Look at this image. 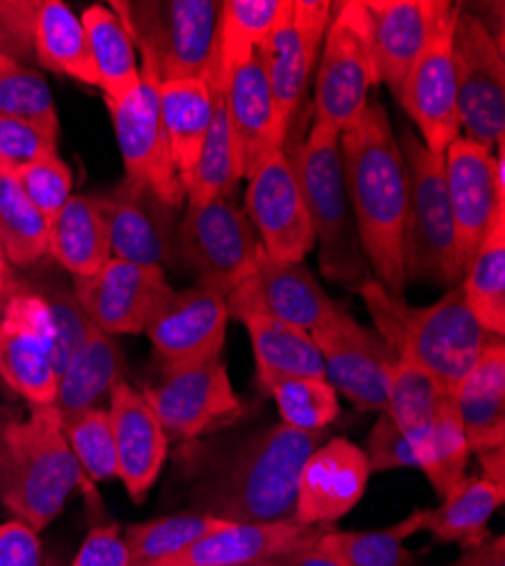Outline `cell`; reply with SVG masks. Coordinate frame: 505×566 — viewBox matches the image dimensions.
I'll return each mask as SVG.
<instances>
[{
	"label": "cell",
	"instance_id": "8",
	"mask_svg": "<svg viewBox=\"0 0 505 566\" xmlns=\"http://www.w3.org/2000/svg\"><path fill=\"white\" fill-rule=\"evenodd\" d=\"M317 62L315 120L345 129L365 112L370 91L377 84L370 17L362 0L334 6L323 57Z\"/></svg>",
	"mask_w": 505,
	"mask_h": 566
},
{
	"label": "cell",
	"instance_id": "41",
	"mask_svg": "<svg viewBox=\"0 0 505 566\" xmlns=\"http://www.w3.org/2000/svg\"><path fill=\"white\" fill-rule=\"evenodd\" d=\"M224 524V518L204 512H177L134 524L123 535L129 566H157Z\"/></svg>",
	"mask_w": 505,
	"mask_h": 566
},
{
	"label": "cell",
	"instance_id": "31",
	"mask_svg": "<svg viewBox=\"0 0 505 566\" xmlns=\"http://www.w3.org/2000/svg\"><path fill=\"white\" fill-rule=\"evenodd\" d=\"M49 254L75 279L94 276L109 263L107 222L94 196H73L49 222Z\"/></svg>",
	"mask_w": 505,
	"mask_h": 566
},
{
	"label": "cell",
	"instance_id": "11",
	"mask_svg": "<svg viewBox=\"0 0 505 566\" xmlns=\"http://www.w3.org/2000/svg\"><path fill=\"white\" fill-rule=\"evenodd\" d=\"M141 395L166 436L179 440H191L227 427L243 412V403L229 381L220 356L164 365L161 379Z\"/></svg>",
	"mask_w": 505,
	"mask_h": 566
},
{
	"label": "cell",
	"instance_id": "45",
	"mask_svg": "<svg viewBox=\"0 0 505 566\" xmlns=\"http://www.w3.org/2000/svg\"><path fill=\"white\" fill-rule=\"evenodd\" d=\"M280 408L286 427L325 433L329 423L340 415L338 392L327 379H311V376H291V379H272L261 384Z\"/></svg>",
	"mask_w": 505,
	"mask_h": 566
},
{
	"label": "cell",
	"instance_id": "10",
	"mask_svg": "<svg viewBox=\"0 0 505 566\" xmlns=\"http://www.w3.org/2000/svg\"><path fill=\"white\" fill-rule=\"evenodd\" d=\"M457 120L463 136L490 150L505 138L503 45L478 17L461 8L453 30Z\"/></svg>",
	"mask_w": 505,
	"mask_h": 566
},
{
	"label": "cell",
	"instance_id": "17",
	"mask_svg": "<svg viewBox=\"0 0 505 566\" xmlns=\"http://www.w3.org/2000/svg\"><path fill=\"white\" fill-rule=\"evenodd\" d=\"M248 179L245 213L265 254L282 263H304L315 248V233L288 153H272Z\"/></svg>",
	"mask_w": 505,
	"mask_h": 566
},
{
	"label": "cell",
	"instance_id": "3",
	"mask_svg": "<svg viewBox=\"0 0 505 566\" xmlns=\"http://www.w3.org/2000/svg\"><path fill=\"white\" fill-rule=\"evenodd\" d=\"M358 293L375 317L377 334L392 354L418 363L449 397L492 338L472 315L461 283L422 308L388 295L375 279L362 283Z\"/></svg>",
	"mask_w": 505,
	"mask_h": 566
},
{
	"label": "cell",
	"instance_id": "47",
	"mask_svg": "<svg viewBox=\"0 0 505 566\" xmlns=\"http://www.w3.org/2000/svg\"><path fill=\"white\" fill-rule=\"evenodd\" d=\"M14 179L19 181L34 209L49 222L73 198V172L69 164L60 157V153L34 161Z\"/></svg>",
	"mask_w": 505,
	"mask_h": 566
},
{
	"label": "cell",
	"instance_id": "54",
	"mask_svg": "<svg viewBox=\"0 0 505 566\" xmlns=\"http://www.w3.org/2000/svg\"><path fill=\"white\" fill-rule=\"evenodd\" d=\"M274 564H277V566H345L338 559H334L327 553L319 551L315 544L306 546V548H299V551H293L288 555H282V557L274 559Z\"/></svg>",
	"mask_w": 505,
	"mask_h": 566
},
{
	"label": "cell",
	"instance_id": "36",
	"mask_svg": "<svg viewBox=\"0 0 505 566\" xmlns=\"http://www.w3.org/2000/svg\"><path fill=\"white\" fill-rule=\"evenodd\" d=\"M280 10L282 0H222L209 84L224 88L229 75L261 49Z\"/></svg>",
	"mask_w": 505,
	"mask_h": 566
},
{
	"label": "cell",
	"instance_id": "23",
	"mask_svg": "<svg viewBox=\"0 0 505 566\" xmlns=\"http://www.w3.org/2000/svg\"><path fill=\"white\" fill-rule=\"evenodd\" d=\"M227 319V297L196 283L191 289L172 291L144 334L164 358V365H179L220 356Z\"/></svg>",
	"mask_w": 505,
	"mask_h": 566
},
{
	"label": "cell",
	"instance_id": "20",
	"mask_svg": "<svg viewBox=\"0 0 505 566\" xmlns=\"http://www.w3.org/2000/svg\"><path fill=\"white\" fill-rule=\"evenodd\" d=\"M94 200L105 216L114 259L161 270L179 261L177 209L168 207L150 188L123 179Z\"/></svg>",
	"mask_w": 505,
	"mask_h": 566
},
{
	"label": "cell",
	"instance_id": "1",
	"mask_svg": "<svg viewBox=\"0 0 505 566\" xmlns=\"http://www.w3.org/2000/svg\"><path fill=\"white\" fill-rule=\"evenodd\" d=\"M340 159L360 250L372 279L403 297V229L408 211V177L399 140L379 101L340 129Z\"/></svg>",
	"mask_w": 505,
	"mask_h": 566
},
{
	"label": "cell",
	"instance_id": "57",
	"mask_svg": "<svg viewBox=\"0 0 505 566\" xmlns=\"http://www.w3.org/2000/svg\"><path fill=\"white\" fill-rule=\"evenodd\" d=\"M10 297H12V295H8L6 291H0V322H3V315H6V306H8Z\"/></svg>",
	"mask_w": 505,
	"mask_h": 566
},
{
	"label": "cell",
	"instance_id": "32",
	"mask_svg": "<svg viewBox=\"0 0 505 566\" xmlns=\"http://www.w3.org/2000/svg\"><path fill=\"white\" fill-rule=\"evenodd\" d=\"M91 62L98 75V88L107 105L120 103L141 84V64L136 45L120 17L105 6H91L80 17Z\"/></svg>",
	"mask_w": 505,
	"mask_h": 566
},
{
	"label": "cell",
	"instance_id": "35",
	"mask_svg": "<svg viewBox=\"0 0 505 566\" xmlns=\"http://www.w3.org/2000/svg\"><path fill=\"white\" fill-rule=\"evenodd\" d=\"M505 490L483 476L465 479L442 505L427 510L424 531L442 544H457L463 551L478 546L490 533L487 524L492 514L503 505Z\"/></svg>",
	"mask_w": 505,
	"mask_h": 566
},
{
	"label": "cell",
	"instance_id": "42",
	"mask_svg": "<svg viewBox=\"0 0 505 566\" xmlns=\"http://www.w3.org/2000/svg\"><path fill=\"white\" fill-rule=\"evenodd\" d=\"M415 453L418 469L424 471L435 494L442 499L467 479V460L472 451L451 397H444L431 431L418 444Z\"/></svg>",
	"mask_w": 505,
	"mask_h": 566
},
{
	"label": "cell",
	"instance_id": "37",
	"mask_svg": "<svg viewBox=\"0 0 505 566\" xmlns=\"http://www.w3.org/2000/svg\"><path fill=\"white\" fill-rule=\"evenodd\" d=\"M211 88H213L211 125L191 175L183 179V193H187L189 207L207 205L215 198H229L234 191L236 181L241 179L232 127H229L227 107H224V88L218 84H211Z\"/></svg>",
	"mask_w": 505,
	"mask_h": 566
},
{
	"label": "cell",
	"instance_id": "30",
	"mask_svg": "<svg viewBox=\"0 0 505 566\" xmlns=\"http://www.w3.org/2000/svg\"><path fill=\"white\" fill-rule=\"evenodd\" d=\"M159 112L172 166L183 186L200 157L213 114V88L207 80L159 84Z\"/></svg>",
	"mask_w": 505,
	"mask_h": 566
},
{
	"label": "cell",
	"instance_id": "7",
	"mask_svg": "<svg viewBox=\"0 0 505 566\" xmlns=\"http://www.w3.org/2000/svg\"><path fill=\"white\" fill-rule=\"evenodd\" d=\"M218 0H116L141 66L159 82L207 80L215 57Z\"/></svg>",
	"mask_w": 505,
	"mask_h": 566
},
{
	"label": "cell",
	"instance_id": "27",
	"mask_svg": "<svg viewBox=\"0 0 505 566\" xmlns=\"http://www.w3.org/2000/svg\"><path fill=\"white\" fill-rule=\"evenodd\" d=\"M116 440V479L131 501L141 503L157 483L168 455V436L141 392L118 384L109 395Z\"/></svg>",
	"mask_w": 505,
	"mask_h": 566
},
{
	"label": "cell",
	"instance_id": "15",
	"mask_svg": "<svg viewBox=\"0 0 505 566\" xmlns=\"http://www.w3.org/2000/svg\"><path fill=\"white\" fill-rule=\"evenodd\" d=\"M159 77L141 66V84L120 103L107 105L125 164V179L150 188L168 207L187 200L172 166L159 112Z\"/></svg>",
	"mask_w": 505,
	"mask_h": 566
},
{
	"label": "cell",
	"instance_id": "26",
	"mask_svg": "<svg viewBox=\"0 0 505 566\" xmlns=\"http://www.w3.org/2000/svg\"><path fill=\"white\" fill-rule=\"evenodd\" d=\"M327 531L329 526H304L295 518L277 524L227 522L157 566H245L270 562L313 546Z\"/></svg>",
	"mask_w": 505,
	"mask_h": 566
},
{
	"label": "cell",
	"instance_id": "12",
	"mask_svg": "<svg viewBox=\"0 0 505 566\" xmlns=\"http://www.w3.org/2000/svg\"><path fill=\"white\" fill-rule=\"evenodd\" d=\"M325 363V379L358 410H386L390 371L397 360L392 349L372 328L362 326L340 304L311 332Z\"/></svg>",
	"mask_w": 505,
	"mask_h": 566
},
{
	"label": "cell",
	"instance_id": "34",
	"mask_svg": "<svg viewBox=\"0 0 505 566\" xmlns=\"http://www.w3.org/2000/svg\"><path fill=\"white\" fill-rule=\"evenodd\" d=\"M252 343L259 384L291 376L325 379V363L311 334L270 317H241Z\"/></svg>",
	"mask_w": 505,
	"mask_h": 566
},
{
	"label": "cell",
	"instance_id": "4",
	"mask_svg": "<svg viewBox=\"0 0 505 566\" xmlns=\"http://www.w3.org/2000/svg\"><path fill=\"white\" fill-rule=\"evenodd\" d=\"M82 483L55 406H32L0 429V501L32 531L49 528Z\"/></svg>",
	"mask_w": 505,
	"mask_h": 566
},
{
	"label": "cell",
	"instance_id": "24",
	"mask_svg": "<svg viewBox=\"0 0 505 566\" xmlns=\"http://www.w3.org/2000/svg\"><path fill=\"white\" fill-rule=\"evenodd\" d=\"M224 107L241 177H250L272 153L284 150L291 129L274 101L259 51L229 75Z\"/></svg>",
	"mask_w": 505,
	"mask_h": 566
},
{
	"label": "cell",
	"instance_id": "14",
	"mask_svg": "<svg viewBox=\"0 0 505 566\" xmlns=\"http://www.w3.org/2000/svg\"><path fill=\"white\" fill-rule=\"evenodd\" d=\"M457 12L461 8L451 6L438 21L399 93V103L415 123L422 144L440 157H444L446 148L461 136L453 64V30Z\"/></svg>",
	"mask_w": 505,
	"mask_h": 566
},
{
	"label": "cell",
	"instance_id": "49",
	"mask_svg": "<svg viewBox=\"0 0 505 566\" xmlns=\"http://www.w3.org/2000/svg\"><path fill=\"white\" fill-rule=\"evenodd\" d=\"M41 295L45 302H49V308H51L53 334H55L53 358H55V371L60 376V371L66 367V363L73 358V354L82 347V343L91 334L94 322L86 317L73 291L53 289Z\"/></svg>",
	"mask_w": 505,
	"mask_h": 566
},
{
	"label": "cell",
	"instance_id": "2",
	"mask_svg": "<svg viewBox=\"0 0 505 566\" xmlns=\"http://www.w3.org/2000/svg\"><path fill=\"white\" fill-rule=\"evenodd\" d=\"M325 440L280 423L250 440L207 479L196 496L200 512L232 524H277L295 516L304 462Z\"/></svg>",
	"mask_w": 505,
	"mask_h": 566
},
{
	"label": "cell",
	"instance_id": "43",
	"mask_svg": "<svg viewBox=\"0 0 505 566\" xmlns=\"http://www.w3.org/2000/svg\"><path fill=\"white\" fill-rule=\"evenodd\" d=\"M0 248L8 263L19 268L49 254V220L34 209L10 175H0Z\"/></svg>",
	"mask_w": 505,
	"mask_h": 566
},
{
	"label": "cell",
	"instance_id": "58",
	"mask_svg": "<svg viewBox=\"0 0 505 566\" xmlns=\"http://www.w3.org/2000/svg\"><path fill=\"white\" fill-rule=\"evenodd\" d=\"M245 566H277V564H274V559H270V562H256V564H245Z\"/></svg>",
	"mask_w": 505,
	"mask_h": 566
},
{
	"label": "cell",
	"instance_id": "33",
	"mask_svg": "<svg viewBox=\"0 0 505 566\" xmlns=\"http://www.w3.org/2000/svg\"><path fill=\"white\" fill-rule=\"evenodd\" d=\"M32 53L53 73L98 86L82 19L62 0H41L34 6Z\"/></svg>",
	"mask_w": 505,
	"mask_h": 566
},
{
	"label": "cell",
	"instance_id": "55",
	"mask_svg": "<svg viewBox=\"0 0 505 566\" xmlns=\"http://www.w3.org/2000/svg\"><path fill=\"white\" fill-rule=\"evenodd\" d=\"M481 467H483V479L492 481L494 485L503 488V474H505V467H503V447L501 449H492V451H483L478 453Z\"/></svg>",
	"mask_w": 505,
	"mask_h": 566
},
{
	"label": "cell",
	"instance_id": "50",
	"mask_svg": "<svg viewBox=\"0 0 505 566\" xmlns=\"http://www.w3.org/2000/svg\"><path fill=\"white\" fill-rule=\"evenodd\" d=\"M362 451L372 471L418 467L415 447L408 442V438L399 431V427L386 410L379 412V419L372 427L370 436H367Z\"/></svg>",
	"mask_w": 505,
	"mask_h": 566
},
{
	"label": "cell",
	"instance_id": "5",
	"mask_svg": "<svg viewBox=\"0 0 505 566\" xmlns=\"http://www.w3.org/2000/svg\"><path fill=\"white\" fill-rule=\"evenodd\" d=\"M288 159L302 188L315 245L319 248V270L329 281L358 293L362 283L372 279V272L360 250L347 198L340 129L313 120L304 144Z\"/></svg>",
	"mask_w": 505,
	"mask_h": 566
},
{
	"label": "cell",
	"instance_id": "40",
	"mask_svg": "<svg viewBox=\"0 0 505 566\" xmlns=\"http://www.w3.org/2000/svg\"><path fill=\"white\" fill-rule=\"evenodd\" d=\"M444 397L449 395L438 388V384L418 363H412L406 356H397L390 371L386 412L415 449L431 431Z\"/></svg>",
	"mask_w": 505,
	"mask_h": 566
},
{
	"label": "cell",
	"instance_id": "18",
	"mask_svg": "<svg viewBox=\"0 0 505 566\" xmlns=\"http://www.w3.org/2000/svg\"><path fill=\"white\" fill-rule=\"evenodd\" d=\"M315 274L304 263H282L261 250L256 268L227 295V311L232 317H270L313 332L334 311Z\"/></svg>",
	"mask_w": 505,
	"mask_h": 566
},
{
	"label": "cell",
	"instance_id": "53",
	"mask_svg": "<svg viewBox=\"0 0 505 566\" xmlns=\"http://www.w3.org/2000/svg\"><path fill=\"white\" fill-rule=\"evenodd\" d=\"M455 566H505V537L487 535L478 546L465 548Z\"/></svg>",
	"mask_w": 505,
	"mask_h": 566
},
{
	"label": "cell",
	"instance_id": "28",
	"mask_svg": "<svg viewBox=\"0 0 505 566\" xmlns=\"http://www.w3.org/2000/svg\"><path fill=\"white\" fill-rule=\"evenodd\" d=\"M472 453L505 447V345L492 336L451 395Z\"/></svg>",
	"mask_w": 505,
	"mask_h": 566
},
{
	"label": "cell",
	"instance_id": "16",
	"mask_svg": "<svg viewBox=\"0 0 505 566\" xmlns=\"http://www.w3.org/2000/svg\"><path fill=\"white\" fill-rule=\"evenodd\" d=\"M55 334L49 302L23 286L0 322V376L32 406H53L57 392Z\"/></svg>",
	"mask_w": 505,
	"mask_h": 566
},
{
	"label": "cell",
	"instance_id": "25",
	"mask_svg": "<svg viewBox=\"0 0 505 566\" xmlns=\"http://www.w3.org/2000/svg\"><path fill=\"white\" fill-rule=\"evenodd\" d=\"M370 17L377 84L399 101L403 80L422 53L438 21L453 3L446 0H362Z\"/></svg>",
	"mask_w": 505,
	"mask_h": 566
},
{
	"label": "cell",
	"instance_id": "52",
	"mask_svg": "<svg viewBox=\"0 0 505 566\" xmlns=\"http://www.w3.org/2000/svg\"><path fill=\"white\" fill-rule=\"evenodd\" d=\"M0 566H43L39 533L19 518L0 526Z\"/></svg>",
	"mask_w": 505,
	"mask_h": 566
},
{
	"label": "cell",
	"instance_id": "51",
	"mask_svg": "<svg viewBox=\"0 0 505 566\" xmlns=\"http://www.w3.org/2000/svg\"><path fill=\"white\" fill-rule=\"evenodd\" d=\"M71 566H129L127 546L118 526H98L86 535Z\"/></svg>",
	"mask_w": 505,
	"mask_h": 566
},
{
	"label": "cell",
	"instance_id": "6",
	"mask_svg": "<svg viewBox=\"0 0 505 566\" xmlns=\"http://www.w3.org/2000/svg\"><path fill=\"white\" fill-rule=\"evenodd\" d=\"M399 150L408 177V211L403 229L406 281L457 286L463 263L446 193L444 157L431 153L410 127L401 129Z\"/></svg>",
	"mask_w": 505,
	"mask_h": 566
},
{
	"label": "cell",
	"instance_id": "9",
	"mask_svg": "<svg viewBox=\"0 0 505 566\" xmlns=\"http://www.w3.org/2000/svg\"><path fill=\"white\" fill-rule=\"evenodd\" d=\"M261 250L245 209L229 198L187 207L177 224L179 261L196 272L200 286L224 297L256 268Z\"/></svg>",
	"mask_w": 505,
	"mask_h": 566
},
{
	"label": "cell",
	"instance_id": "13",
	"mask_svg": "<svg viewBox=\"0 0 505 566\" xmlns=\"http://www.w3.org/2000/svg\"><path fill=\"white\" fill-rule=\"evenodd\" d=\"M334 17L329 0H282V10L261 43L259 57L280 114L291 127L323 51Z\"/></svg>",
	"mask_w": 505,
	"mask_h": 566
},
{
	"label": "cell",
	"instance_id": "44",
	"mask_svg": "<svg viewBox=\"0 0 505 566\" xmlns=\"http://www.w3.org/2000/svg\"><path fill=\"white\" fill-rule=\"evenodd\" d=\"M0 116L28 120L60 138V116L43 75L0 49Z\"/></svg>",
	"mask_w": 505,
	"mask_h": 566
},
{
	"label": "cell",
	"instance_id": "56",
	"mask_svg": "<svg viewBox=\"0 0 505 566\" xmlns=\"http://www.w3.org/2000/svg\"><path fill=\"white\" fill-rule=\"evenodd\" d=\"M21 286L14 281L12 272H10V263L3 254V248H0V291H6L8 295H14Z\"/></svg>",
	"mask_w": 505,
	"mask_h": 566
},
{
	"label": "cell",
	"instance_id": "38",
	"mask_svg": "<svg viewBox=\"0 0 505 566\" xmlns=\"http://www.w3.org/2000/svg\"><path fill=\"white\" fill-rule=\"evenodd\" d=\"M461 289L472 315L492 336L505 334V216H498L465 268Z\"/></svg>",
	"mask_w": 505,
	"mask_h": 566
},
{
	"label": "cell",
	"instance_id": "22",
	"mask_svg": "<svg viewBox=\"0 0 505 566\" xmlns=\"http://www.w3.org/2000/svg\"><path fill=\"white\" fill-rule=\"evenodd\" d=\"M370 474L362 447L343 438L319 444L302 467L293 518L304 526H332L365 496Z\"/></svg>",
	"mask_w": 505,
	"mask_h": 566
},
{
	"label": "cell",
	"instance_id": "29",
	"mask_svg": "<svg viewBox=\"0 0 505 566\" xmlns=\"http://www.w3.org/2000/svg\"><path fill=\"white\" fill-rule=\"evenodd\" d=\"M125 354L114 336L94 326L82 347L60 371L53 406L62 417L98 408V403L125 381Z\"/></svg>",
	"mask_w": 505,
	"mask_h": 566
},
{
	"label": "cell",
	"instance_id": "21",
	"mask_svg": "<svg viewBox=\"0 0 505 566\" xmlns=\"http://www.w3.org/2000/svg\"><path fill=\"white\" fill-rule=\"evenodd\" d=\"M444 177L465 270L492 222L505 216V198L496 191V153L461 134L444 153Z\"/></svg>",
	"mask_w": 505,
	"mask_h": 566
},
{
	"label": "cell",
	"instance_id": "48",
	"mask_svg": "<svg viewBox=\"0 0 505 566\" xmlns=\"http://www.w3.org/2000/svg\"><path fill=\"white\" fill-rule=\"evenodd\" d=\"M57 140L28 120L0 116V175L17 177L34 161L57 153Z\"/></svg>",
	"mask_w": 505,
	"mask_h": 566
},
{
	"label": "cell",
	"instance_id": "46",
	"mask_svg": "<svg viewBox=\"0 0 505 566\" xmlns=\"http://www.w3.org/2000/svg\"><path fill=\"white\" fill-rule=\"evenodd\" d=\"M62 431L84 481L105 483L116 479V440L107 408H88L62 417Z\"/></svg>",
	"mask_w": 505,
	"mask_h": 566
},
{
	"label": "cell",
	"instance_id": "39",
	"mask_svg": "<svg viewBox=\"0 0 505 566\" xmlns=\"http://www.w3.org/2000/svg\"><path fill=\"white\" fill-rule=\"evenodd\" d=\"M427 510H415L403 522L381 531H334L329 528L315 546L345 566H406L410 553L406 539L424 531Z\"/></svg>",
	"mask_w": 505,
	"mask_h": 566
},
{
	"label": "cell",
	"instance_id": "19",
	"mask_svg": "<svg viewBox=\"0 0 505 566\" xmlns=\"http://www.w3.org/2000/svg\"><path fill=\"white\" fill-rule=\"evenodd\" d=\"M170 293L166 270L114 256L98 274L75 279L73 289L86 317L109 336L144 334Z\"/></svg>",
	"mask_w": 505,
	"mask_h": 566
}]
</instances>
